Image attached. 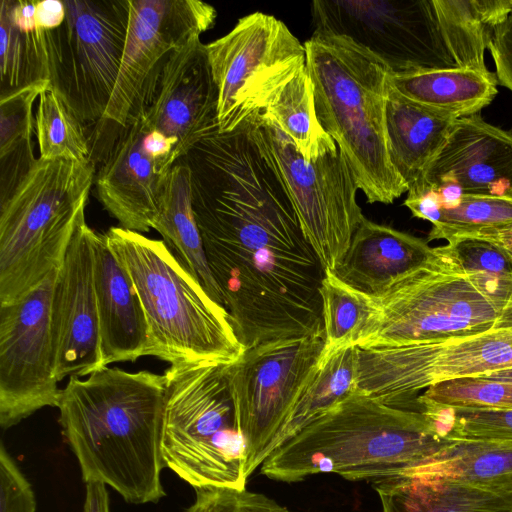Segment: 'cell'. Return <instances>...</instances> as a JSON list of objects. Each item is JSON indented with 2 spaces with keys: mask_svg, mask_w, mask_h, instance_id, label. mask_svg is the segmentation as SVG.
I'll use <instances>...</instances> for the list:
<instances>
[{
  "mask_svg": "<svg viewBox=\"0 0 512 512\" xmlns=\"http://www.w3.org/2000/svg\"><path fill=\"white\" fill-rule=\"evenodd\" d=\"M324 349L321 328L304 336L258 344L228 365V382L247 449V477L278 447Z\"/></svg>",
  "mask_w": 512,
  "mask_h": 512,
  "instance_id": "10",
  "label": "cell"
},
{
  "mask_svg": "<svg viewBox=\"0 0 512 512\" xmlns=\"http://www.w3.org/2000/svg\"><path fill=\"white\" fill-rule=\"evenodd\" d=\"M66 18V8L61 0H42L36 3V24L43 30L60 27Z\"/></svg>",
  "mask_w": 512,
  "mask_h": 512,
  "instance_id": "41",
  "label": "cell"
},
{
  "mask_svg": "<svg viewBox=\"0 0 512 512\" xmlns=\"http://www.w3.org/2000/svg\"><path fill=\"white\" fill-rule=\"evenodd\" d=\"M417 402L452 408L512 410V383L477 377L454 379L429 387Z\"/></svg>",
  "mask_w": 512,
  "mask_h": 512,
  "instance_id": "36",
  "label": "cell"
},
{
  "mask_svg": "<svg viewBox=\"0 0 512 512\" xmlns=\"http://www.w3.org/2000/svg\"><path fill=\"white\" fill-rule=\"evenodd\" d=\"M431 250L421 238L364 218L334 273L349 286L378 296L422 264Z\"/></svg>",
  "mask_w": 512,
  "mask_h": 512,
  "instance_id": "22",
  "label": "cell"
},
{
  "mask_svg": "<svg viewBox=\"0 0 512 512\" xmlns=\"http://www.w3.org/2000/svg\"><path fill=\"white\" fill-rule=\"evenodd\" d=\"M451 409L452 438L512 441V410L452 407Z\"/></svg>",
  "mask_w": 512,
  "mask_h": 512,
  "instance_id": "38",
  "label": "cell"
},
{
  "mask_svg": "<svg viewBox=\"0 0 512 512\" xmlns=\"http://www.w3.org/2000/svg\"><path fill=\"white\" fill-rule=\"evenodd\" d=\"M325 351L360 347L375 333L381 316L376 299L325 270L320 287Z\"/></svg>",
  "mask_w": 512,
  "mask_h": 512,
  "instance_id": "29",
  "label": "cell"
},
{
  "mask_svg": "<svg viewBox=\"0 0 512 512\" xmlns=\"http://www.w3.org/2000/svg\"><path fill=\"white\" fill-rule=\"evenodd\" d=\"M259 148L282 180L302 231L324 270L334 272L365 218L351 169L339 149L306 161L277 124L260 113L250 119Z\"/></svg>",
  "mask_w": 512,
  "mask_h": 512,
  "instance_id": "9",
  "label": "cell"
},
{
  "mask_svg": "<svg viewBox=\"0 0 512 512\" xmlns=\"http://www.w3.org/2000/svg\"><path fill=\"white\" fill-rule=\"evenodd\" d=\"M457 119L414 102L389 83L386 131L390 161L408 190L424 178Z\"/></svg>",
  "mask_w": 512,
  "mask_h": 512,
  "instance_id": "23",
  "label": "cell"
},
{
  "mask_svg": "<svg viewBox=\"0 0 512 512\" xmlns=\"http://www.w3.org/2000/svg\"><path fill=\"white\" fill-rule=\"evenodd\" d=\"M228 365L181 362L164 373V463L194 489L246 488L247 449L228 382Z\"/></svg>",
  "mask_w": 512,
  "mask_h": 512,
  "instance_id": "8",
  "label": "cell"
},
{
  "mask_svg": "<svg viewBox=\"0 0 512 512\" xmlns=\"http://www.w3.org/2000/svg\"><path fill=\"white\" fill-rule=\"evenodd\" d=\"M40 82L0 97L1 201L16 188L37 159L33 154V103L50 86Z\"/></svg>",
  "mask_w": 512,
  "mask_h": 512,
  "instance_id": "30",
  "label": "cell"
},
{
  "mask_svg": "<svg viewBox=\"0 0 512 512\" xmlns=\"http://www.w3.org/2000/svg\"><path fill=\"white\" fill-rule=\"evenodd\" d=\"M194 502L184 512H291L268 496L228 487L196 488Z\"/></svg>",
  "mask_w": 512,
  "mask_h": 512,
  "instance_id": "37",
  "label": "cell"
},
{
  "mask_svg": "<svg viewBox=\"0 0 512 512\" xmlns=\"http://www.w3.org/2000/svg\"><path fill=\"white\" fill-rule=\"evenodd\" d=\"M118 77L103 120L126 127L150 103L168 55L214 26L217 12L198 0H128Z\"/></svg>",
  "mask_w": 512,
  "mask_h": 512,
  "instance_id": "15",
  "label": "cell"
},
{
  "mask_svg": "<svg viewBox=\"0 0 512 512\" xmlns=\"http://www.w3.org/2000/svg\"><path fill=\"white\" fill-rule=\"evenodd\" d=\"M90 159L37 158L0 204V305L17 302L58 269L85 221Z\"/></svg>",
  "mask_w": 512,
  "mask_h": 512,
  "instance_id": "7",
  "label": "cell"
},
{
  "mask_svg": "<svg viewBox=\"0 0 512 512\" xmlns=\"http://www.w3.org/2000/svg\"><path fill=\"white\" fill-rule=\"evenodd\" d=\"M63 24L47 31L50 84L82 123L103 120L120 69L128 0H64Z\"/></svg>",
  "mask_w": 512,
  "mask_h": 512,
  "instance_id": "12",
  "label": "cell"
},
{
  "mask_svg": "<svg viewBox=\"0 0 512 512\" xmlns=\"http://www.w3.org/2000/svg\"><path fill=\"white\" fill-rule=\"evenodd\" d=\"M0 512H36L32 485L3 443L0 445Z\"/></svg>",
  "mask_w": 512,
  "mask_h": 512,
  "instance_id": "39",
  "label": "cell"
},
{
  "mask_svg": "<svg viewBox=\"0 0 512 512\" xmlns=\"http://www.w3.org/2000/svg\"><path fill=\"white\" fill-rule=\"evenodd\" d=\"M512 15V14H511Z\"/></svg>",
  "mask_w": 512,
  "mask_h": 512,
  "instance_id": "46",
  "label": "cell"
},
{
  "mask_svg": "<svg viewBox=\"0 0 512 512\" xmlns=\"http://www.w3.org/2000/svg\"><path fill=\"white\" fill-rule=\"evenodd\" d=\"M109 244L130 274L147 325L146 355L169 362L231 364L245 351L226 309L207 293L163 240L111 227Z\"/></svg>",
  "mask_w": 512,
  "mask_h": 512,
  "instance_id": "6",
  "label": "cell"
},
{
  "mask_svg": "<svg viewBox=\"0 0 512 512\" xmlns=\"http://www.w3.org/2000/svg\"><path fill=\"white\" fill-rule=\"evenodd\" d=\"M455 440L420 409L355 391L279 445L260 471L282 482L320 473L375 482L401 475Z\"/></svg>",
  "mask_w": 512,
  "mask_h": 512,
  "instance_id": "3",
  "label": "cell"
},
{
  "mask_svg": "<svg viewBox=\"0 0 512 512\" xmlns=\"http://www.w3.org/2000/svg\"><path fill=\"white\" fill-rule=\"evenodd\" d=\"M121 128L97 173V194L120 227L144 233L153 227L173 165L146 151L143 115Z\"/></svg>",
  "mask_w": 512,
  "mask_h": 512,
  "instance_id": "20",
  "label": "cell"
},
{
  "mask_svg": "<svg viewBox=\"0 0 512 512\" xmlns=\"http://www.w3.org/2000/svg\"><path fill=\"white\" fill-rule=\"evenodd\" d=\"M402 474L441 478L512 493V441L456 439Z\"/></svg>",
  "mask_w": 512,
  "mask_h": 512,
  "instance_id": "26",
  "label": "cell"
},
{
  "mask_svg": "<svg viewBox=\"0 0 512 512\" xmlns=\"http://www.w3.org/2000/svg\"><path fill=\"white\" fill-rule=\"evenodd\" d=\"M357 347L325 351L281 433L279 445L319 418L356 389ZM278 445V446H279Z\"/></svg>",
  "mask_w": 512,
  "mask_h": 512,
  "instance_id": "32",
  "label": "cell"
},
{
  "mask_svg": "<svg viewBox=\"0 0 512 512\" xmlns=\"http://www.w3.org/2000/svg\"><path fill=\"white\" fill-rule=\"evenodd\" d=\"M0 97L50 82L47 31L26 29L0 8Z\"/></svg>",
  "mask_w": 512,
  "mask_h": 512,
  "instance_id": "33",
  "label": "cell"
},
{
  "mask_svg": "<svg viewBox=\"0 0 512 512\" xmlns=\"http://www.w3.org/2000/svg\"><path fill=\"white\" fill-rule=\"evenodd\" d=\"M464 239H477L500 247L512 258V224L475 233Z\"/></svg>",
  "mask_w": 512,
  "mask_h": 512,
  "instance_id": "43",
  "label": "cell"
},
{
  "mask_svg": "<svg viewBox=\"0 0 512 512\" xmlns=\"http://www.w3.org/2000/svg\"><path fill=\"white\" fill-rule=\"evenodd\" d=\"M223 306L245 350L323 328L325 270L250 122L215 132L180 159Z\"/></svg>",
  "mask_w": 512,
  "mask_h": 512,
  "instance_id": "1",
  "label": "cell"
},
{
  "mask_svg": "<svg viewBox=\"0 0 512 512\" xmlns=\"http://www.w3.org/2000/svg\"><path fill=\"white\" fill-rule=\"evenodd\" d=\"M382 512H512V493L409 474L373 482Z\"/></svg>",
  "mask_w": 512,
  "mask_h": 512,
  "instance_id": "24",
  "label": "cell"
},
{
  "mask_svg": "<svg viewBox=\"0 0 512 512\" xmlns=\"http://www.w3.org/2000/svg\"><path fill=\"white\" fill-rule=\"evenodd\" d=\"M93 273L105 366L146 355L148 325L133 280L106 233L93 234Z\"/></svg>",
  "mask_w": 512,
  "mask_h": 512,
  "instance_id": "21",
  "label": "cell"
},
{
  "mask_svg": "<svg viewBox=\"0 0 512 512\" xmlns=\"http://www.w3.org/2000/svg\"><path fill=\"white\" fill-rule=\"evenodd\" d=\"M93 234L86 221L79 225L55 279L51 328L58 382L105 367L94 285Z\"/></svg>",
  "mask_w": 512,
  "mask_h": 512,
  "instance_id": "17",
  "label": "cell"
},
{
  "mask_svg": "<svg viewBox=\"0 0 512 512\" xmlns=\"http://www.w3.org/2000/svg\"><path fill=\"white\" fill-rule=\"evenodd\" d=\"M507 326H512V319L509 321Z\"/></svg>",
  "mask_w": 512,
  "mask_h": 512,
  "instance_id": "45",
  "label": "cell"
},
{
  "mask_svg": "<svg viewBox=\"0 0 512 512\" xmlns=\"http://www.w3.org/2000/svg\"><path fill=\"white\" fill-rule=\"evenodd\" d=\"M434 193L442 206L461 195L512 199V132L480 113L455 121L443 149L408 194Z\"/></svg>",
  "mask_w": 512,
  "mask_h": 512,
  "instance_id": "18",
  "label": "cell"
},
{
  "mask_svg": "<svg viewBox=\"0 0 512 512\" xmlns=\"http://www.w3.org/2000/svg\"><path fill=\"white\" fill-rule=\"evenodd\" d=\"M142 115L151 128L176 143L177 160L219 131L218 90L200 36L168 55Z\"/></svg>",
  "mask_w": 512,
  "mask_h": 512,
  "instance_id": "19",
  "label": "cell"
},
{
  "mask_svg": "<svg viewBox=\"0 0 512 512\" xmlns=\"http://www.w3.org/2000/svg\"><path fill=\"white\" fill-rule=\"evenodd\" d=\"M451 244L465 268L491 275H512V258L500 247L477 239H461Z\"/></svg>",
  "mask_w": 512,
  "mask_h": 512,
  "instance_id": "40",
  "label": "cell"
},
{
  "mask_svg": "<svg viewBox=\"0 0 512 512\" xmlns=\"http://www.w3.org/2000/svg\"><path fill=\"white\" fill-rule=\"evenodd\" d=\"M165 376L105 366L70 377L57 408L83 482L111 487L130 504L157 503L161 482Z\"/></svg>",
  "mask_w": 512,
  "mask_h": 512,
  "instance_id": "2",
  "label": "cell"
},
{
  "mask_svg": "<svg viewBox=\"0 0 512 512\" xmlns=\"http://www.w3.org/2000/svg\"><path fill=\"white\" fill-rule=\"evenodd\" d=\"M262 113L293 141L306 161L338 149L317 118L313 84L306 67L280 90Z\"/></svg>",
  "mask_w": 512,
  "mask_h": 512,
  "instance_id": "31",
  "label": "cell"
},
{
  "mask_svg": "<svg viewBox=\"0 0 512 512\" xmlns=\"http://www.w3.org/2000/svg\"><path fill=\"white\" fill-rule=\"evenodd\" d=\"M314 33L343 36L365 48L391 75L458 68L433 0H316Z\"/></svg>",
  "mask_w": 512,
  "mask_h": 512,
  "instance_id": "14",
  "label": "cell"
},
{
  "mask_svg": "<svg viewBox=\"0 0 512 512\" xmlns=\"http://www.w3.org/2000/svg\"><path fill=\"white\" fill-rule=\"evenodd\" d=\"M59 269V268H58ZM58 269L17 302L0 305V426L57 407L51 302Z\"/></svg>",
  "mask_w": 512,
  "mask_h": 512,
  "instance_id": "16",
  "label": "cell"
},
{
  "mask_svg": "<svg viewBox=\"0 0 512 512\" xmlns=\"http://www.w3.org/2000/svg\"><path fill=\"white\" fill-rule=\"evenodd\" d=\"M218 90L219 132L236 130L264 112L306 67L304 44L272 15L255 12L206 45Z\"/></svg>",
  "mask_w": 512,
  "mask_h": 512,
  "instance_id": "11",
  "label": "cell"
},
{
  "mask_svg": "<svg viewBox=\"0 0 512 512\" xmlns=\"http://www.w3.org/2000/svg\"><path fill=\"white\" fill-rule=\"evenodd\" d=\"M82 122L51 87L39 96L35 132L42 159H90Z\"/></svg>",
  "mask_w": 512,
  "mask_h": 512,
  "instance_id": "34",
  "label": "cell"
},
{
  "mask_svg": "<svg viewBox=\"0 0 512 512\" xmlns=\"http://www.w3.org/2000/svg\"><path fill=\"white\" fill-rule=\"evenodd\" d=\"M477 378L503 383H512V367L501 369L490 374L479 376Z\"/></svg>",
  "mask_w": 512,
  "mask_h": 512,
  "instance_id": "44",
  "label": "cell"
},
{
  "mask_svg": "<svg viewBox=\"0 0 512 512\" xmlns=\"http://www.w3.org/2000/svg\"><path fill=\"white\" fill-rule=\"evenodd\" d=\"M381 310L375 333L360 349L399 347L505 327L512 318V275L465 268L453 244L373 296Z\"/></svg>",
  "mask_w": 512,
  "mask_h": 512,
  "instance_id": "5",
  "label": "cell"
},
{
  "mask_svg": "<svg viewBox=\"0 0 512 512\" xmlns=\"http://www.w3.org/2000/svg\"><path fill=\"white\" fill-rule=\"evenodd\" d=\"M83 512H110V498L105 484L99 482L85 484Z\"/></svg>",
  "mask_w": 512,
  "mask_h": 512,
  "instance_id": "42",
  "label": "cell"
},
{
  "mask_svg": "<svg viewBox=\"0 0 512 512\" xmlns=\"http://www.w3.org/2000/svg\"><path fill=\"white\" fill-rule=\"evenodd\" d=\"M512 367V326L399 347H357L355 391L402 408L419 392Z\"/></svg>",
  "mask_w": 512,
  "mask_h": 512,
  "instance_id": "13",
  "label": "cell"
},
{
  "mask_svg": "<svg viewBox=\"0 0 512 512\" xmlns=\"http://www.w3.org/2000/svg\"><path fill=\"white\" fill-rule=\"evenodd\" d=\"M152 229L162 235L167 247L211 298L223 306L221 292L205 257L193 211L190 171L180 160L176 161L169 173Z\"/></svg>",
  "mask_w": 512,
  "mask_h": 512,
  "instance_id": "25",
  "label": "cell"
},
{
  "mask_svg": "<svg viewBox=\"0 0 512 512\" xmlns=\"http://www.w3.org/2000/svg\"><path fill=\"white\" fill-rule=\"evenodd\" d=\"M389 83L406 98L456 119L479 113L498 93L495 73L463 68L390 74Z\"/></svg>",
  "mask_w": 512,
  "mask_h": 512,
  "instance_id": "27",
  "label": "cell"
},
{
  "mask_svg": "<svg viewBox=\"0 0 512 512\" xmlns=\"http://www.w3.org/2000/svg\"><path fill=\"white\" fill-rule=\"evenodd\" d=\"M512 224V199L461 195L449 206L441 205L439 221L432 225L427 241L442 239L452 243L475 233Z\"/></svg>",
  "mask_w": 512,
  "mask_h": 512,
  "instance_id": "35",
  "label": "cell"
},
{
  "mask_svg": "<svg viewBox=\"0 0 512 512\" xmlns=\"http://www.w3.org/2000/svg\"><path fill=\"white\" fill-rule=\"evenodd\" d=\"M438 23L458 68L489 73L485 50L512 14V0H433Z\"/></svg>",
  "mask_w": 512,
  "mask_h": 512,
  "instance_id": "28",
  "label": "cell"
},
{
  "mask_svg": "<svg viewBox=\"0 0 512 512\" xmlns=\"http://www.w3.org/2000/svg\"><path fill=\"white\" fill-rule=\"evenodd\" d=\"M304 47L319 123L345 157L367 202L393 203L408 188L388 150L390 70L343 36L314 33Z\"/></svg>",
  "mask_w": 512,
  "mask_h": 512,
  "instance_id": "4",
  "label": "cell"
}]
</instances>
